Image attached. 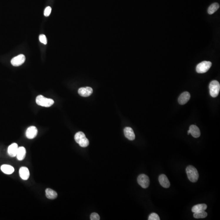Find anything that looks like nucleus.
Instances as JSON below:
<instances>
[{
    "instance_id": "f257e3e1",
    "label": "nucleus",
    "mask_w": 220,
    "mask_h": 220,
    "mask_svg": "<svg viewBox=\"0 0 220 220\" xmlns=\"http://www.w3.org/2000/svg\"><path fill=\"white\" fill-rule=\"evenodd\" d=\"M187 176L190 181L194 183L197 181L199 177V174L197 170L195 167L189 166L186 169Z\"/></svg>"
},
{
    "instance_id": "f03ea898",
    "label": "nucleus",
    "mask_w": 220,
    "mask_h": 220,
    "mask_svg": "<svg viewBox=\"0 0 220 220\" xmlns=\"http://www.w3.org/2000/svg\"><path fill=\"white\" fill-rule=\"evenodd\" d=\"M74 139L76 142L82 147H86L89 145V141L83 132H78L76 133Z\"/></svg>"
},
{
    "instance_id": "7ed1b4c3",
    "label": "nucleus",
    "mask_w": 220,
    "mask_h": 220,
    "mask_svg": "<svg viewBox=\"0 0 220 220\" xmlns=\"http://www.w3.org/2000/svg\"><path fill=\"white\" fill-rule=\"evenodd\" d=\"M36 103L38 105L45 107H49L54 103L53 99L45 98L42 95H39L36 98Z\"/></svg>"
},
{
    "instance_id": "20e7f679",
    "label": "nucleus",
    "mask_w": 220,
    "mask_h": 220,
    "mask_svg": "<svg viewBox=\"0 0 220 220\" xmlns=\"http://www.w3.org/2000/svg\"><path fill=\"white\" fill-rule=\"evenodd\" d=\"M209 93L211 97L216 98L218 96L220 90V84L218 81L213 80L209 85Z\"/></svg>"
},
{
    "instance_id": "39448f33",
    "label": "nucleus",
    "mask_w": 220,
    "mask_h": 220,
    "mask_svg": "<svg viewBox=\"0 0 220 220\" xmlns=\"http://www.w3.org/2000/svg\"><path fill=\"white\" fill-rule=\"evenodd\" d=\"M211 65V62L209 61H203L198 64L196 67V71L199 74L206 73L209 70Z\"/></svg>"
},
{
    "instance_id": "423d86ee",
    "label": "nucleus",
    "mask_w": 220,
    "mask_h": 220,
    "mask_svg": "<svg viewBox=\"0 0 220 220\" xmlns=\"http://www.w3.org/2000/svg\"><path fill=\"white\" fill-rule=\"evenodd\" d=\"M137 182L144 189L147 188L150 185L149 177L144 174H141L137 178Z\"/></svg>"
},
{
    "instance_id": "0eeeda50",
    "label": "nucleus",
    "mask_w": 220,
    "mask_h": 220,
    "mask_svg": "<svg viewBox=\"0 0 220 220\" xmlns=\"http://www.w3.org/2000/svg\"><path fill=\"white\" fill-rule=\"evenodd\" d=\"M25 56L23 54H20L12 59L11 62L13 66H18L22 65L25 62Z\"/></svg>"
},
{
    "instance_id": "6e6552de",
    "label": "nucleus",
    "mask_w": 220,
    "mask_h": 220,
    "mask_svg": "<svg viewBox=\"0 0 220 220\" xmlns=\"http://www.w3.org/2000/svg\"><path fill=\"white\" fill-rule=\"evenodd\" d=\"M38 132L37 129L35 126L29 127L26 131V137L29 139H33L37 135Z\"/></svg>"
},
{
    "instance_id": "1a4fd4ad",
    "label": "nucleus",
    "mask_w": 220,
    "mask_h": 220,
    "mask_svg": "<svg viewBox=\"0 0 220 220\" xmlns=\"http://www.w3.org/2000/svg\"><path fill=\"white\" fill-rule=\"evenodd\" d=\"M93 92V90L90 87H82L78 89V93L80 96L86 97L90 96Z\"/></svg>"
},
{
    "instance_id": "9d476101",
    "label": "nucleus",
    "mask_w": 220,
    "mask_h": 220,
    "mask_svg": "<svg viewBox=\"0 0 220 220\" xmlns=\"http://www.w3.org/2000/svg\"><path fill=\"white\" fill-rule=\"evenodd\" d=\"M19 146L17 144L13 143L8 147L7 152L8 154L11 157H15L16 156Z\"/></svg>"
},
{
    "instance_id": "9b49d317",
    "label": "nucleus",
    "mask_w": 220,
    "mask_h": 220,
    "mask_svg": "<svg viewBox=\"0 0 220 220\" xmlns=\"http://www.w3.org/2000/svg\"><path fill=\"white\" fill-rule=\"evenodd\" d=\"M190 98V93L188 92H184L178 98L179 103L181 105L186 104L188 102Z\"/></svg>"
},
{
    "instance_id": "f8f14e48",
    "label": "nucleus",
    "mask_w": 220,
    "mask_h": 220,
    "mask_svg": "<svg viewBox=\"0 0 220 220\" xmlns=\"http://www.w3.org/2000/svg\"><path fill=\"white\" fill-rule=\"evenodd\" d=\"M160 184L164 188H168L170 186V183L166 176L162 174L160 175L159 177Z\"/></svg>"
},
{
    "instance_id": "ddd939ff",
    "label": "nucleus",
    "mask_w": 220,
    "mask_h": 220,
    "mask_svg": "<svg viewBox=\"0 0 220 220\" xmlns=\"http://www.w3.org/2000/svg\"><path fill=\"white\" fill-rule=\"evenodd\" d=\"M19 175L22 179L24 180L28 179L30 175L28 168L26 167H21L19 170Z\"/></svg>"
},
{
    "instance_id": "4468645a",
    "label": "nucleus",
    "mask_w": 220,
    "mask_h": 220,
    "mask_svg": "<svg viewBox=\"0 0 220 220\" xmlns=\"http://www.w3.org/2000/svg\"><path fill=\"white\" fill-rule=\"evenodd\" d=\"M124 134L126 137L129 140H134L135 136V133L131 128L127 127L124 129Z\"/></svg>"
},
{
    "instance_id": "2eb2a0df",
    "label": "nucleus",
    "mask_w": 220,
    "mask_h": 220,
    "mask_svg": "<svg viewBox=\"0 0 220 220\" xmlns=\"http://www.w3.org/2000/svg\"><path fill=\"white\" fill-rule=\"evenodd\" d=\"M189 130L190 131V134L192 135L194 138H198L201 135V132L199 129L194 125L190 126Z\"/></svg>"
},
{
    "instance_id": "dca6fc26",
    "label": "nucleus",
    "mask_w": 220,
    "mask_h": 220,
    "mask_svg": "<svg viewBox=\"0 0 220 220\" xmlns=\"http://www.w3.org/2000/svg\"><path fill=\"white\" fill-rule=\"evenodd\" d=\"M26 149L24 147L21 146L19 147L17 153L16 157L17 159L19 161H22L25 159L26 155Z\"/></svg>"
},
{
    "instance_id": "f3484780",
    "label": "nucleus",
    "mask_w": 220,
    "mask_h": 220,
    "mask_svg": "<svg viewBox=\"0 0 220 220\" xmlns=\"http://www.w3.org/2000/svg\"><path fill=\"white\" fill-rule=\"evenodd\" d=\"M1 170L5 174H12L14 171V168L9 165H2L1 166Z\"/></svg>"
},
{
    "instance_id": "a211bd4d",
    "label": "nucleus",
    "mask_w": 220,
    "mask_h": 220,
    "mask_svg": "<svg viewBox=\"0 0 220 220\" xmlns=\"http://www.w3.org/2000/svg\"><path fill=\"white\" fill-rule=\"evenodd\" d=\"M207 208L206 204H199L195 205L192 207V211L194 213L205 211Z\"/></svg>"
},
{
    "instance_id": "6ab92c4d",
    "label": "nucleus",
    "mask_w": 220,
    "mask_h": 220,
    "mask_svg": "<svg viewBox=\"0 0 220 220\" xmlns=\"http://www.w3.org/2000/svg\"><path fill=\"white\" fill-rule=\"evenodd\" d=\"M45 193H46V197L50 199H54L56 198L58 196L57 192L50 188L46 189L45 190Z\"/></svg>"
},
{
    "instance_id": "aec40b11",
    "label": "nucleus",
    "mask_w": 220,
    "mask_h": 220,
    "mask_svg": "<svg viewBox=\"0 0 220 220\" xmlns=\"http://www.w3.org/2000/svg\"><path fill=\"white\" fill-rule=\"evenodd\" d=\"M219 5L218 3H214L211 4L208 8V12L209 14H212L214 13L219 8Z\"/></svg>"
},
{
    "instance_id": "412c9836",
    "label": "nucleus",
    "mask_w": 220,
    "mask_h": 220,
    "mask_svg": "<svg viewBox=\"0 0 220 220\" xmlns=\"http://www.w3.org/2000/svg\"><path fill=\"white\" fill-rule=\"evenodd\" d=\"M207 215L208 214L205 211L195 212L194 214V217L196 219L205 218Z\"/></svg>"
},
{
    "instance_id": "4be33fe9",
    "label": "nucleus",
    "mask_w": 220,
    "mask_h": 220,
    "mask_svg": "<svg viewBox=\"0 0 220 220\" xmlns=\"http://www.w3.org/2000/svg\"><path fill=\"white\" fill-rule=\"evenodd\" d=\"M149 220H160L158 214L155 213H152L149 215Z\"/></svg>"
},
{
    "instance_id": "5701e85b",
    "label": "nucleus",
    "mask_w": 220,
    "mask_h": 220,
    "mask_svg": "<svg viewBox=\"0 0 220 220\" xmlns=\"http://www.w3.org/2000/svg\"><path fill=\"white\" fill-rule=\"evenodd\" d=\"M39 41L41 43H43V44H47V41L46 36L44 34H41L39 36Z\"/></svg>"
},
{
    "instance_id": "b1692460",
    "label": "nucleus",
    "mask_w": 220,
    "mask_h": 220,
    "mask_svg": "<svg viewBox=\"0 0 220 220\" xmlns=\"http://www.w3.org/2000/svg\"><path fill=\"white\" fill-rule=\"evenodd\" d=\"M90 219L91 220H99L100 219V217L98 214L94 212L91 214Z\"/></svg>"
},
{
    "instance_id": "393cba45",
    "label": "nucleus",
    "mask_w": 220,
    "mask_h": 220,
    "mask_svg": "<svg viewBox=\"0 0 220 220\" xmlns=\"http://www.w3.org/2000/svg\"><path fill=\"white\" fill-rule=\"evenodd\" d=\"M51 11V8L50 7H47L45 8L44 11V16L47 17L49 16Z\"/></svg>"
},
{
    "instance_id": "a878e982",
    "label": "nucleus",
    "mask_w": 220,
    "mask_h": 220,
    "mask_svg": "<svg viewBox=\"0 0 220 220\" xmlns=\"http://www.w3.org/2000/svg\"><path fill=\"white\" fill-rule=\"evenodd\" d=\"M190 134V130H188V135H189V134Z\"/></svg>"
}]
</instances>
